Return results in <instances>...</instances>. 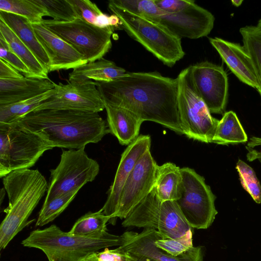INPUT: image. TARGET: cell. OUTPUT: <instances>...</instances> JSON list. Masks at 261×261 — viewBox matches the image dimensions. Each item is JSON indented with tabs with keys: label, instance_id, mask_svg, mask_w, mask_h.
<instances>
[{
	"label": "cell",
	"instance_id": "45",
	"mask_svg": "<svg viewBox=\"0 0 261 261\" xmlns=\"http://www.w3.org/2000/svg\"><path fill=\"white\" fill-rule=\"evenodd\" d=\"M97 260H98V261H103V260H98V259H97Z\"/></svg>",
	"mask_w": 261,
	"mask_h": 261
},
{
	"label": "cell",
	"instance_id": "38",
	"mask_svg": "<svg viewBox=\"0 0 261 261\" xmlns=\"http://www.w3.org/2000/svg\"><path fill=\"white\" fill-rule=\"evenodd\" d=\"M195 2L192 0H155L158 8L166 13L179 12Z\"/></svg>",
	"mask_w": 261,
	"mask_h": 261
},
{
	"label": "cell",
	"instance_id": "39",
	"mask_svg": "<svg viewBox=\"0 0 261 261\" xmlns=\"http://www.w3.org/2000/svg\"><path fill=\"white\" fill-rule=\"evenodd\" d=\"M247 156L250 161L258 160L261 162V138L252 137L247 146Z\"/></svg>",
	"mask_w": 261,
	"mask_h": 261
},
{
	"label": "cell",
	"instance_id": "18",
	"mask_svg": "<svg viewBox=\"0 0 261 261\" xmlns=\"http://www.w3.org/2000/svg\"><path fill=\"white\" fill-rule=\"evenodd\" d=\"M36 35L51 63L49 72L74 69L87 63L72 46L41 23L32 24Z\"/></svg>",
	"mask_w": 261,
	"mask_h": 261
},
{
	"label": "cell",
	"instance_id": "43",
	"mask_svg": "<svg viewBox=\"0 0 261 261\" xmlns=\"http://www.w3.org/2000/svg\"><path fill=\"white\" fill-rule=\"evenodd\" d=\"M95 253L90 256L87 260V261H98L97 257V253Z\"/></svg>",
	"mask_w": 261,
	"mask_h": 261
},
{
	"label": "cell",
	"instance_id": "5",
	"mask_svg": "<svg viewBox=\"0 0 261 261\" xmlns=\"http://www.w3.org/2000/svg\"><path fill=\"white\" fill-rule=\"evenodd\" d=\"M108 8L121 22V29L163 63L172 67L185 55L181 39L163 25L123 10L109 1Z\"/></svg>",
	"mask_w": 261,
	"mask_h": 261
},
{
	"label": "cell",
	"instance_id": "22",
	"mask_svg": "<svg viewBox=\"0 0 261 261\" xmlns=\"http://www.w3.org/2000/svg\"><path fill=\"white\" fill-rule=\"evenodd\" d=\"M0 20L10 28L49 72L50 59L37 37L32 23L23 17L2 11Z\"/></svg>",
	"mask_w": 261,
	"mask_h": 261
},
{
	"label": "cell",
	"instance_id": "3",
	"mask_svg": "<svg viewBox=\"0 0 261 261\" xmlns=\"http://www.w3.org/2000/svg\"><path fill=\"white\" fill-rule=\"evenodd\" d=\"M9 199L6 215L0 226V249H5L29 222L28 219L47 192V182L37 169L11 172L3 177Z\"/></svg>",
	"mask_w": 261,
	"mask_h": 261
},
{
	"label": "cell",
	"instance_id": "20",
	"mask_svg": "<svg viewBox=\"0 0 261 261\" xmlns=\"http://www.w3.org/2000/svg\"><path fill=\"white\" fill-rule=\"evenodd\" d=\"M56 84L49 79L23 77L0 79V106L27 100L54 89Z\"/></svg>",
	"mask_w": 261,
	"mask_h": 261
},
{
	"label": "cell",
	"instance_id": "16",
	"mask_svg": "<svg viewBox=\"0 0 261 261\" xmlns=\"http://www.w3.org/2000/svg\"><path fill=\"white\" fill-rule=\"evenodd\" d=\"M122 243L116 249L131 254L141 255L157 261H203L201 247H192L177 256L158 248L155 241L161 234L155 229L144 228L140 233L126 231L121 234Z\"/></svg>",
	"mask_w": 261,
	"mask_h": 261
},
{
	"label": "cell",
	"instance_id": "13",
	"mask_svg": "<svg viewBox=\"0 0 261 261\" xmlns=\"http://www.w3.org/2000/svg\"><path fill=\"white\" fill-rule=\"evenodd\" d=\"M190 67L194 87L211 113L221 114L228 96V80L222 66L204 61Z\"/></svg>",
	"mask_w": 261,
	"mask_h": 261
},
{
	"label": "cell",
	"instance_id": "40",
	"mask_svg": "<svg viewBox=\"0 0 261 261\" xmlns=\"http://www.w3.org/2000/svg\"><path fill=\"white\" fill-rule=\"evenodd\" d=\"M23 77L7 62L0 59V79H17Z\"/></svg>",
	"mask_w": 261,
	"mask_h": 261
},
{
	"label": "cell",
	"instance_id": "28",
	"mask_svg": "<svg viewBox=\"0 0 261 261\" xmlns=\"http://www.w3.org/2000/svg\"><path fill=\"white\" fill-rule=\"evenodd\" d=\"M111 219L103 213L102 208L96 212H88L75 222L69 232L83 237L100 235L107 231V223Z\"/></svg>",
	"mask_w": 261,
	"mask_h": 261
},
{
	"label": "cell",
	"instance_id": "36",
	"mask_svg": "<svg viewBox=\"0 0 261 261\" xmlns=\"http://www.w3.org/2000/svg\"><path fill=\"white\" fill-rule=\"evenodd\" d=\"M155 246L167 253L177 256L193 247L192 237L177 239L158 238L154 242Z\"/></svg>",
	"mask_w": 261,
	"mask_h": 261
},
{
	"label": "cell",
	"instance_id": "9",
	"mask_svg": "<svg viewBox=\"0 0 261 261\" xmlns=\"http://www.w3.org/2000/svg\"><path fill=\"white\" fill-rule=\"evenodd\" d=\"M41 23L72 46L87 63L102 58L112 47V29L98 28L77 18L67 22L43 19Z\"/></svg>",
	"mask_w": 261,
	"mask_h": 261
},
{
	"label": "cell",
	"instance_id": "2",
	"mask_svg": "<svg viewBox=\"0 0 261 261\" xmlns=\"http://www.w3.org/2000/svg\"><path fill=\"white\" fill-rule=\"evenodd\" d=\"M13 123L37 135L53 148L80 149L98 142L110 133L98 113L79 110L32 111Z\"/></svg>",
	"mask_w": 261,
	"mask_h": 261
},
{
	"label": "cell",
	"instance_id": "24",
	"mask_svg": "<svg viewBox=\"0 0 261 261\" xmlns=\"http://www.w3.org/2000/svg\"><path fill=\"white\" fill-rule=\"evenodd\" d=\"M181 187L182 176L179 167L171 162L158 165L153 188L160 201H176L180 197Z\"/></svg>",
	"mask_w": 261,
	"mask_h": 261
},
{
	"label": "cell",
	"instance_id": "11",
	"mask_svg": "<svg viewBox=\"0 0 261 261\" xmlns=\"http://www.w3.org/2000/svg\"><path fill=\"white\" fill-rule=\"evenodd\" d=\"M99 171L97 161L89 158L85 147L62 149L58 165L51 169L50 178L44 200L74 191H79L92 181Z\"/></svg>",
	"mask_w": 261,
	"mask_h": 261
},
{
	"label": "cell",
	"instance_id": "12",
	"mask_svg": "<svg viewBox=\"0 0 261 261\" xmlns=\"http://www.w3.org/2000/svg\"><path fill=\"white\" fill-rule=\"evenodd\" d=\"M72 110L98 113L105 103L92 80L69 82L56 85L54 93L33 111Z\"/></svg>",
	"mask_w": 261,
	"mask_h": 261
},
{
	"label": "cell",
	"instance_id": "42",
	"mask_svg": "<svg viewBox=\"0 0 261 261\" xmlns=\"http://www.w3.org/2000/svg\"><path fill=\"white\" fill-rule=\"evenodd\" d=\"M232 4L236 7H239L243 3V0H232L231 1Z\"/></svg>",
	"mask_w": 261,
	"mask_h": 261
},
{
	"label": "cell",
	"instance_id": "8",
	"mask_svg": "<svg viewBox=\"0 0 261 261\" xmlns=\"http://www.w3.org/2000/svg\"><path fill=\"white\" fill-rule=\"evenodd\" d=\"M53 148L37 135L15 123H0V177L33 167L43 153Z\"/></svg>",
	"mask_w": 261,
	"mask_h": 261
},
{
	"label": "cell",
	"instance_id": "33",
	"mask_svg": "<svg viewBox=\"0 0 261 261\" xmlns=\"http://www.w3.org/2000/svg\"><path fill=\"white\" fill-rule=\"evenodd\" d=\"M115 6L133 14L150 19L164 13L155 0H111Z\"/></svg>",
	"mask_w": 261,
	"mask_h": 261
},
{
	"label": "cell",
	"instance_id": "19",
	"mask_svg": "<svg viewBox=\"0 0 261 261\" xmlns=\"http://www.w3.org/2000/svg\"><path fill=\"white\" fill-rule=\"evenodd\" d=\"M209 41L229 70L243 83L260 90V85L252 60L243 45L219 37Z\"/></svg>",
	"mask_w": 261,
	"mask_h": 261
},
{
	"label": "cell",
	"instance_id": "21",
	"mask_svg": "<svg viewBox=\"0 0 261 261\" xmlns=\"http://www.w3.org/2000/svg\"><path fill=\"white\" fill-rule=\"evenodd\" d=\"M110 133L122 145H129L139 136L143 122L132 111L120 107L105 103Z\"/></svg>",
	"mask_w": 261,
	"mask_h": 261
},
{
	"label": "cell",
	"instance_id": "34",
	"mask_svg": "<svg viewBox=\"0 0 261 261\" xmlns=\"http://www.w3.org/2000/svg\"><path fill=\"white\" fill-rule=\"evenodd\" d=\"M41 7L46 16L51 17L54 21L67 22L74 20L77 16L68 0H33Z\"/></svg>",
	"mask_w": 261,
	"mask_h": 261
},
{
	"label": "cell",
	"instance_id": "10",
	"mask_svg": "<svg viewBox=\"0 0 261 261\" xmlns=\"http://www.w3.org/2000/svg\"><path fill=\"white\" fill-rule=\"evenodd\" d=\"M182 187L176 201L188 223L192 228L205 229L214 222L218 212L216 196L204 177L189 167L180 168Z\"/></svg>",
	"mask_w": 261,
	"mask_h": 261
},
{
	"label": "cell",
	"instance_id": "29",
	"mask_svg": "<svg viewBox=\"0 0 261 261\" xmlns=\"http://www.w3.org/2000/svg\"><path fill=\"white\" fill-rule=\"evenodd\" d=\"M55 88L40 95L18 102L0 106V123L9 124L33 111L54 92Z\"/></svg>",
	"mask_w": 261,
	"mask_h": 261
},
{
	"label": "cell",
	"instance_id": "32",
	"mask_svg": "<svg viewBox=\"0 0 261 261\" xmlns=\"http://www.w3.org/2000/svg\"><path fill=\"white\" fill-rule=\"evenodd\" d=\"M79 191L59 195L44 200L36 223L37 226H43L54 220L69 205Z\"/></svg>",
	"mask_w": 261,
	"mask_h": 261
},
{
	"label": "cell",
	"instance_id": "44",
	"mask_svg": "<svg viewBox=\"0 0 261 261\" xmlns=\"http://www.w3.org/2000/svg\"><path fill=\"white\" fill-rule=\"evenodd\" d=\"M256 27L258 30L261 31V19L258 21Z\"/></svg>",
	"mask_w": 261,
	"mask_h": 261
},
{
	"label": "cell",
	"instance_id": "17",
	"mask_svg": "<svg viewBox=\"0 0 261 261\" xmlns=\"http://www.w3.org/2000/svg\"><path fill=\"white\" fill-rule=\"evenodd\" d=\"M151 146L149 135H139L127 146L121 154L114 181L108 191L107 199L102 207L103 213L111 217L109 223L115 224L114 216L116 213L121 194L130 173L138 160Z\"/></svg>",
	"mask_w": 261,
	"mask_h": 261
},
{
	"label": "cell",
	"instance_id": "27",
	"mask_svg": "<svg viewBox=\"0 0 261 261\" xmlns=\"http://www.w3.org/2000/svg\"><path fill=\"white\" fill-rule=\"evenodd\" d=\"M247 136L236 114L229 111L223 114L219 120L212 143L228 145L244 143Z\"/></svg>",
	"mask_w": 261,
	"mask_h": 261
},
{
	"label": "cell",
	"instance_id": "30",
	"mask_svg": "<svg viewBox=\"0 0 261 261\" xmlns=\"http://www.w3.org/2000/svg\"><path fill=\"white\" fill-rule=\"evenodd\" d=\"M0 11L27 18L33 23H40L46 14L44 9L33 0H0Z\"/></svg>",
	"mask_w": 261,
	"mask_h": 261
},
{
	"label": "cell",
	"instance_id": "6",
	"mask_svg": "<svg viewBox=\"0 0 261 261\" xmlns=\"http://www.w3.org/2000/svg\"><path fill=\"white\" fill-rule=\"evenodd\" d=\"M122 225L155 229L164 239L192 237L193 228L176 201H160L153 188L124 219Z\"/></svg>",
	"mask_w": 261,
	"mask_h": 261
},
{
	"label": "cell",
	"instance_id": "41",
	"mask_svg": "<svg viewBox=\"0 0 261 261\" xmlns=\"http://www.w3.org/2000/svg\"><path fill=\"white\" fill-rule=\"evenodd\" d=\"M131 254V253H130ZM134 257L133 261H157L155 259L141 255L131 254Z\"/></svg>",
	"mask_w": 261,
	"mask_h": 261
},
{
	"label": "cell",
	"instance_id": "37",
	"mask_svg": "<svg viewBox=\"0 0 261 261\" xmlns=\"http://www.w3.org/2000/svg\"><path fill=\"white\" fill-rule=\"evenodd\" d=\"M0 59L7 62L19 72L23 74L25 77H35L25 64L12 50L1 35H0Z\"/></svg>",
	"mask_w": 261,
	"mask_h": 261
},
{
	"label": "cell",
	"instance_id": "7",
	"mask_svg": "<svg viewBox=\"0 0 261 261\" xmlns=\"http://www.w3.org/2000/svg\"><path fill=\"white\" fill-rule=\"evenodd\" d=\"M178 109L180 127L188 138L212 143L219 120L213 117L196 91L190 73V67L177 76Z\"/></svg>",
	"mask_w": 261,
	"mask_h": 261
},
{
	"label": "cell",
	"instance_id": "14",
	"mask_svg": "<svg viewBox=\"0 0 261 261\" xmlns=\"http://www.w3.org/2000/svg\"><path fill=\"white\" fill-rule=\"evenodd\" d=\"M158 165L150 149L138 160L122 189L118 210L114 218L115 223L117 218H126L151 191Z\"/></svg>",
	"mask_w": 261,
	"mask_h": 261
},
{
	"label": "cell",
	"instance_id": "35",
	"mask_svg": "<svg viewBox=\"0 0 261 261\" xmlns=\"http://www.w3.org/2000/svg\"><path fill=\"white\" fill-rule=\"evenodd\" d=\"M241 185L257 203H261V185L254 170L241 160L236 165Z\"/></svg>",
	"mask_w": 261,
	"mask_h": 261
},
{
	"label": "cell",
	"instance_id": "25",
	"mask_svg": "<svg viewBox=\"0 0 261 261\" xmlns=\"http://www.w3.org/2000/svg\"><path fill=\"white\" fill-rule=\"evenodd\" d=\"M73 8L77 18L100 28L114 31L121 29V22L115 14L103 13L97 5L89 0H68Z\"/></svg>",
	"mask_w": 261,
	"mask_h": 261
},
{
	"label": "cell",
	"instance_id": "23",
	"mask_svg": "<svg viewBox=\"0 0 261 261\" xmlns=\"http://www.w3.org/2000/svg\"><path fill=\"white\" fill-rule=\"evenodd\" d=\"M126 72L125 69L118 66L114 62L102 58L73 69L69 74L68 81L94 80L107 82L116 80Z\"/></svg>",
	"mask_w": 261,
	"mask_h": 261
},
{
	"label": "cell",
	"instance_id": "15",
	"mask_svg": "<svg viewBox=\"0 0 261 261\" xmlns=\"http://www.w3.org/2000/svg\"><path fill=\"white\" fill-rule=\"evenodd\" d=\"M149 20L163 25L180 39H198L211 33L215 17L209 11L194 2L179 12L164 13Z\"/></svg>",
	"mask_w": 261,
	"mask_h": 261
},
{
	"label": "cell",
	"instance_id": "31",
	"mask_svg": "<svg viewBox=\"0 0 261 261\" xmlns=\"http://www.w3.org/2000/svg\"><path fill=\"white\" fill-rule=\"evenodd\" d=\"M243 46L249 55L259 85L261 97V31L256 26L246 25L240 29Z\"/></svg>",
	"mask_w": 261,
	"mask_h": 261
},
{
	"label": "cell",
	"instance_id": "1",
	"mask_svg": "<svg viewBox=\"0 0 261 261\" xmlns=\"http://www.w3.org/2000/svg\"><path fill=\"white\" fill-rule=\"evenodd\" d=\"M95 84L104 103L125 108L143 121L154 122L183 134L177 77L164 76L156 71L127 72L116 80Z\"/></svg>",
	"mask_w": 261,
	"mask_h": 261
},
{
	"label": "cell",
	"instance_id": "26",
	"mask_svg": "<svg viewBox=\"0 0 261 261\" xmlns=\"http://www.w3.org/2000/svg\"><path fill=\"white\" fill-rule=\"evenodd\" d=\"M0 35L4 38L12 50L25 64L35 77L49 79L48 77V72L29 48L1 20H0Z\"/></svg>",
	"mask_w": 261,
	"mask_h": 261
},
{
	"label": "cell",
	"instance_id": "4",
	"mask_svg": "<svg viewBox=\"0 0 261 261\" xmlns=\"http://www.w3.org/2000/svg\"><path fill=\"white\" fill-rule=\"evenodd\" d=\"M121 236L108 231L91 237L74 235L62 231L56 225L36 229L23 240L24 247L42 250L48 261H87L101 249L121 245Z\"/></svg>",
	"mask_w": 261,
	"mask_h": 261
}]
</instances>
